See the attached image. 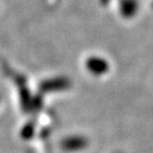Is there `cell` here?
Masks as SVG:
<instances>
[{
  "label": "cell",
  "instance_id": "6da1fadb",
  "mask_svg": "<svg viewBox=\"0 0 153 153\" xmlns=\"http://www.w3.org/2000/svg\"><path fill=\"white\" fill-rule=\"evenodd\" d=\"M71 82L69 79L60 76V78H53V79H47L39 84V91L42 93H49V91H64L69 88Z\"/></svg>",
  "mask_w": 153,
  "mask_h": 153
},
{
  "label": "cell",
  "instance_id": "5b68a950",
  "mask_svg": "<svg viewBox=\"0 0 153 153\" xmlns=\"http://www.w3.org/2000/svg\"><path fill=\"white\" fill-rule=\"evenodd\" d=\"M33 133H34V126L32 123H28V124H26L24 127V129H22V138L28 139L33 135Z\"/></svg>",
  "mask_w": 153,
  "mask_h": 153
},
{
  "label": "cell",
  "instance_id": "277c9868",
  "mask_svg": "<svg viewBox=\"0 0 153 153\" xmlns=\"http://www.w3.org/2000/svg\"><path fill=\"white\" fill-rule=\"evenodd\" d=\"M138 7L137 0H120V12L126 18H131L135 15Z\"/></svg>",
  "mask_w": 153,
  "mask_h": 153
},
{
  "label": "cell",
  "instance_id": "7a4b0ae2",
  "mask_svg": "<svg viewBox=\"0 0 153 153\" xmlns=\"http://www.w3.org/2000/svg\"><path fill=\"white\" fill-rule=\"evenodd\" d=\"M86 68L93 74L101 76L108 71V63L99 56H91L86 61Z\"/></svg>",
  "mask_w": 153,
  "mask_h": 153
},
{
  "label": "cell",
  "instance_id": "8992f818",
  "mask_svg": "<svg viewBox=\"0 0 153 153\" xmlns=\"http://www.w3.org/2000/svg\"><path fill=\"white\" fill-rule=\"evenodd\" d=\"M101 1V3H102V4H106V3L108 2V0H100Z\"/></svg>",
  "mask_w": 153,
  "mask_h": 153
},
{
  "label": "cell",
  "instance_id": "3957f363",
  "mask_svg": "<svg viewBox=\"0 0 153 153\" xmlns=\"http://www.w3.org/2000/svg\"><path fill=\"white\" fill-rule=\"evenodd\" d=\"M62 148L65 151H76L81 150L87 146V139L81 136H74L65 138L62 141Z\"/></svg>",
  "mask_w": 153,
  "mask_h": 153
}]
</instances>
